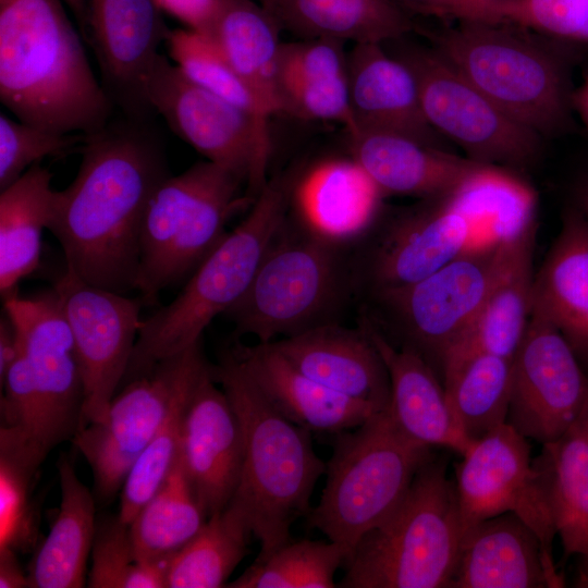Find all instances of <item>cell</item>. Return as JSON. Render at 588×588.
<instances>
[{
  "mask_svg": "<svg viewBox=\"0 0 588 588\" xmlns=\"http://www.w3.org/2000/svg\"><path fill=\"white\" fill-rule=\"evenodd\" d=\"M203 352L201 339L125 383L105 415L72 441L91 468L98 499L109 502L164 419L185 372Z\"/></svg>",
  "mask_w": 588,
  "mask_h": 588,
  "instance_id": "cell-13",
  "label": "cell"
},
{
  "mask_svg": "<svg viewBox=\"0 0 588 588\" xmlns=\"http://www.w3.org/2000/svg\"><path fill=\"white\" fill-rule=\"evenodd\" d=\"M588 402V373L560 331L531 311L513 358L506 422L541 445L558 439Z\"/></svg>",
  "mask_w": 588,
  "mask_h": 588,
  "instance_id": "cell-18",
  "label": "cell"
},
{
  "mask_svg": "<svg viewBox=\"0 0 588 588\" xmlns=\"http://www.w3.org/2000/svg\"><path fill=\"white\" fill-rule=\"evenodd\" d=\"M442 23L427 30L431 46L503 112L541 137L571 128L575 88L561 40L512 22Z\"/></svg>",
  "mask_w": 588,
  "mask_h": 588,
  "instance_id": "cell-4",
  "label": "cell"
},
{
  "mask_svg": "<svg viewBox=\"0 0 588 588\" xmlns=\"http://www.w3.org/2000/svg\"><path fill=\"white\" fill-rule=\"evenodd\" d=\"M346 552L333 541L290 540L270 554L257 558L231 588H333L334 575Z\"/></svg>",
  "mask_w": 588,
  "mask_h": 588,
  "instance_id": "cell-39",
  "label": "cell"
},
{
  "mask_svg": "<svg viewBox=\"0 0 588 588\" xmlns=\"http://www.w3.org/2000/svg\"><path fill=\"white\" fill-rule=\"evenodd\" d=\"M358 326L387 366L391 385L387 412L394 425L420 444L465 454L474 442L462 429L434 370L416 353L392 344L364 311Z\"/></svg>",
  "mask_w": 588,
  "mask_h": 588,
  "instance_id": "cell-25",
  "label": "cell"
},
{
  "mask_svg": "<svg viewBox=\"0 0 588 588\" xmlns=\"http://www.w3.org/2000/svg\"><path fill=\"white\" fill-rule=\"evenodd\" d=\"M63 0H0V99L22 122L93 134L115 109Z\"/></svg>",
  "mask_w": 588,
  "mask_h": 588,
  "instance_id": "cell-2",
  "label": "cell"
},
{
  "mask_svg": "<svg viewBox=\"0 0 588 588\" xmlns=\"http://www.w3.org/2000/svg\"><path fill=\"white\" fill-rule=\"evenodd\" d=\"M573 108L588 131V75L574 90Z\"/></svg>",
  "mask_w": 588,
  "mask_h": 588,
  "instance_id": "cell-52",
  "label": "cell"
},
{
  "mask_svg": "<svg viewBox=\"0 0 588 588\" xmlns=\"http://www.w3.org/2000/svg\"><path fill=\"white\" fill-rule=\"evenodd\" d=\"M38 466L0 449V549L25 550L35 541L30 483Z\"/></svg>",
  "mask_w": 588,
  "mask_h": 588,
  "instance_id": "cell-43",
  "label": "cell"
},
{
  "mask_svg": "<svg viewBox=\"0 0 588 588\" xmlns=\"http://www.w3.org/2000/svg\"><path fill=\"white\" fill-rule=\"evenodd\" d=\"M166 44L170 58L189 81L268 126L270 112L209 36L188 28L174 29L169 30Z\"/></svg>",
  "mask_w": 588,
  "mask_h": 588,
  "instance_id": "cell-40",
  "label": "cell"
},
{
  "mask_svg": "<svg viewBox=\"0 0 588 588\" xmlns=\"http://www.w3.org/2000/svg\"><path fill=\"white\" fill-rule=\"evenodd\" d=\"M513 359L479 350L453 354L442 383L467 438L475 442L506 422Z\"/></svg>",
  "mask_w": 588,
  "mask_h": 588,
  "instance_id": "cell-35",
  "label": "cell"
},
{
  "mask_svg": "<svg viewBox=\"0 0 588 588\" xmlns=\"http://www.w3.org/2000/svg\"><path fill=\"white\" fill-rule=\"evenodd\" d=\"M222 0H155L164 11L184 23L188 29L206 35L219 11Z\"/></svg>",
  "mask_w": 588,
  "mask_h": 588,
  "instance_id": "cell-47",
  "label": "cell"
},
{
  "mask_svg": "<svg viewBox=\"0 0 588 588\" xmlns=\"http://www.w3.org/2000/svg\"><path fill=\"white\" fill-rule=\"evenodd\" d=\"M58 475L60 507L28 574L34 588H81L87 584L86 562L97 526L94 497L65 455L58 461Z\"/></svg>",
  "mask_w": 588,
  "mask_h": 588,
  "instance_id": "cell-32",
  "label": "cell"
},
{
  "mask_svg": "<svg viewBox=\"0 0 588 588\" xmlns=\"http://www.w3.org/2000/svg\"><path fill=\"white\" fill-rule=\"evenodd\" d=\"M538 226L532 216L502 236L500 261L480 314L468 335L449 357L462 351L479 350L514 358L531 316Z\"/></svg>",
  "mask_w": 588,
  "mask_h": 588,
  "instance_id": "cell-28",
  "label": "cell"
},
{
  "mask_svg": "<svg viewBox=\"0 0 588 588\" xmlns=\"http://www.w3.org/2000/svg\"><path fill=\"white\" fill-rule=\"evenodd\" d=\"M384 197L352 156L332 157L296 173L290 208L299 226L344 248L375 229Z\"/></svg>",
  "mask_w": 588,
  "mask_h": 588,
  "instance_id": "cell-21",
  "label": "cell"
},
{
  "mask_svg": "<svg viewBox=\"0 0 588 588\" xmlns=\"http://www.w3.org/2000/svg\"><path fill=\"white\" fill-rule=\"evenodd\" d=\"M432 454V448L407 438L387 409L334 434L320 500L307 515L309 527L342 547L347 560L360 539L397 507Z\"/></svg>",
  "mask_w": 588,
  "mask_h": 588,
  "instance_id": "cell-7",
  "label": "cell"
},
{
  "mask_svg": "<svg viewBox=\"0 0 588 588\" xmlns=\"http://www.w3.org/2000/svg\"><path fill=\"white\" fill-rule=\"evenodd\" d=\"M580 566L577 573L576 586L588 587V558H579Z\"/></svg>",
  "mask_w": 588,
  "mask_h": 588,
  "instance_id": "cell-55",
  "label": "cell"
},
{
  "mask_svg": "<svg viewBox=\"0 0 588 588\" xmlns=\"http://www.w3.org/2000/svg\"><path fill=\"white\" fill-rule=\"evenodd\" d=\"M29 587L28 575H24L12 549H0V588Z\"/></svg>",
  "mask_w": 588,
  "mask_h": 588,
  "instance_id": "cell-51",
  "label": "cell"
},
{
  "mask_svg": "<svg viewBox=\"0 0 588 588\" xmlns=\"http://www.w3.org/2000/svg\"><path fill=\"white\" fill-rule=\"evenodd\" d=\"M244 182L234 171L206 160L159 184L140 225L135 290L144 305L189 278L226 235L229 219L253 205L238 196Z\"/></svg>",
  "mask_w": 588,
  "mask_h": 588,
  "instance_id": "cell-8",
  "label": "cell"
},
{
  "mask_svg": "<svg viewBox=\"0 0 588 588\" xmlns=\"http://www.w3.org/2000/svg\"><path fill=\"white\" fill-rule=\"evenodd\" d=\"M344 44L329 38L282 42L278 59V85L282 81H314L347 75Z\"/></svg>",
  "mask_w": 588,
  "mask_h": 588,
  "instance_id": "cell-45",
  "label": "cell"
},
{
  "mask_svg": "<svg viewBox=\"0 0 588 588\" xmlns=\"http://www.w3.org/2000/svg\"><path fill=\"white\" fill-rule=\"evenodd\" d=\"M69 322L84 388L82 425L101 418L123 382L142 320L140 297L86 283L64 271L53 286Z\"/></svg>",
  "mask_w": 588,
  "mask_h": 588,
  "instance_id": "cell-15",
  "label": "cell"
},
{
  "mask_svg": "<svg viewBox=\"0 0 588 588\" xmlns=\"http://www.w3.org/2000/svg\"><path fill=\"white\" fill-rule=\"evenodd\" d=\"M462 186V185H461ZM420 199L379 224L355 273L368 293L414 283L469 246L479 215L462 188Z\"/></svg>",
  "mask_w": 588,
  "mask_h": 588,
  "instance_id": "cell-14",
  "label": "cell"
},
{
  "mask_svg": "<svg viewBox=\"0 0 588 588\" xmlns=\"http://www.w3.org/2000/svg\"><path fill=\"white\" fill-rule=\"evenodd\" d=\"M462 19L486 22H510L516 0H455Z\"/></svg>",
  "mask_w": 588,
  "mask_h": 588,
  "instance_id": "cell-48",
  "label": "cell"
},
{
  "mask_svg": "<svg viewBox=\"0 0 588 588\" xmlns=\"http://www.w3.org/2000/svg\"><path fill=\"white\" fill-rule=\"evenodd\" d=\"M253 531L247 522L226 506L208 517L199 531L170 559L168 588L226 587L246 555Z\"/></svg>",
  "mask_w": 588,
  "mask_h": 588,
  "instance_id": "cell-37",
  "label": "cell"
},
{
  "mask_svg": "<svg viewBox=\"0 0 588 588\" xmlns=\"http://www.w3.org/2000/svg\"><path fill=\"white\" fill-rule=\"evenodd\" d=\"M294 179L290 173L268 180L245 219L201 261L180 294L142 320L122 383L199 341L212 319L243 296L287 220Z\"/></svg>",
  "mask_w": 588,
  "mask_h": 588,
  "instance_id": "cell-5",
  "label": "cell"
},
{
  "mask_svg": "<svg viewBox=\"0 0 588 588\" xmlns=\"http://www.w3.org/2000/svg\"><path fill=\"white\" fill-rule=\"evenodd\" d=\"M510 22L561 41L588 44V0H516Z\"/></svg>",
  "mask_w": 588,
  "mask_h": 588,
  "instance_id": "cell-46",
  "label": "cell"
},
{
  "mask_svg": "<svg viewBox=\"0 0 588 588\" xmlns=\"http://www.w3.org/2000/svg\"><path fill=\"white\" fill-rule=\"evenodd\" d=\"M269 343L313 380L379 411L388 408L387 366L359 326L351 329L326 322Z\"/></svg>",
  "mask_w": 588,
  "mask_h": 588,
  "instance_id": "cell-24",
  "label": "cell"
},
{
  "mask_svg": "<svg viewBox=\"0 0 588 588\" xmlns=\"http://www.w3.org/2000/svg\"><path fill=\"white\" fill-rule=\"evenodd\" d=\"M209 367L201 352L189 366L157 432L139 455L121 489L118 517L130 525L163 483L180 456L182 430L191 397Z\"/></svg>",
  "mask_w": 588,
  "mask_h": 588,
  "instance_id": "cell-38",
  "label": "cell"
},
{
  "mask_svg": "<svg viewBox=\"0 0 588 588\" xmlns=\"http://www.w3.org/2000/svg\"><path fill=\"white\" fill-rule=\"evenodd\" d=\"M171 559V558H170ZM170 559L140 561L130 525L110 517L96 526L91 548V588H164Z\"/></svg>",
  "mask_w": 588,
  "mask_h": 588,
  "instance_id": "cell-41",
  "label": "cell"
},
{
  "mask_svg": "<svg viewBox=\"0 0 588 588\" xmlns=\"http://www.w3.org/2000/svg\"><path fill=\"white\" fill-rule=\"evenodd\" d=\"M348 139L351 156L384 196L444 195L489 166L395 133L358 131Z\"/></svg>",
  "mask_w": 588,
  "mask_h": 588,
  "instance_id": "cell-27",
  "label": "cell"
},
{
  "mask_svg": "<svg viewBox=\"0 0 588 588\" xmlns=\"http://www.w3.org/2000/svg\"><path fill=\"white\" fill-rule=\"evenodd\" d=\"M411 15H420L440 20L441 22L462 19L455 0H393Z\"/></svg>",
  "mask_w": 588,
  "mask_h": 588,
  "instance_id": "cell-49",
  "label": "cell"
},
{
  "mask_svg": "<svg viewBox=\"0 0 588 588\" xmlns=\"http://www.w3.org/2000/svg\"><path fill=\"white\" fill-rule=\"evenodd\" d=\"M242 426L244 458L238 487L228 504L249 525L264 558L291 540V527L311 510L326 462L311 432L284 417L262 394L232 351L210 365Z\"/></svg>",
  "mask_w": 588,
  "mask_h": 588,
  "instance_id": "cell-3",
  "label": "cell"
},
{
  "mask_svg": "<svg viewBox=\"0 0 588 588\" xmlns=\"http://www.w3.org/2000/svg\"><path fill=\"white\" fill-rule=\"evenodd\" d=\"M281 28L302 38L387 44L416 29L393 0H266Z\"/></svg>",
  "mask_w": 588,
  "mask_h": 588,
  "instance_id": "cell-31",
  "label": "cell"
},
{
  "mask_svg": "<svg viewBox=\"0 0 588 588\" xmlns=\"http://www.w3.org/2000/svg\"><path fill=\"white\" fill-rule=\"evenodd\" d=\"M207 519L180 455L163 483L130 524L137 558L170 559Z\"/></svg>",
  "mask_w": 588,
  "mask_h": 588,
  "instance_id": "cell-36",
  "label": "cell"
},
{
  "mask_svg": "<svg viewBox=\"0 0 588 588\" xmlns=\"http://www.w3.org/2000/svg\"><path fill=\"white\" fill-rule=\"evenodd\" d=\"M287 224L286 220L246 292L224 313L237 336L249 334L269 343L326 323L323 317L355 279L341 257L342 247L297 223L295 229Z\"/></svg>",
  "mask_w": 588,
  "mask_h": 588,
  "instance_id": "cell-10",
  "label": "cell"
},
{
  "mask_svg": "<svg viewBox=\"0 0 588 588\" xmlns=\"http://www.w3.org/2000/svg\"><path fill=\"white\" fill-rule=\"evenodd\" d=\"M180 455L207 518L224 510L240 483L244 438L229 397L211 376L210 364L191 397Z\"/></svg>",
  "mask_w": 588,
  "mask_h": 588,
  "instance_id": "cell-20",
  "label": "cell"
},
{
  "mask_svg": "<svg viewBox=\"0 0 588 588\" xmlns=\"http://www.w3.org/2000/svg\"><path fill=\"white\" fill-rule=\"evenodd\" d=\"M461 538L448 460L432 454L397 507L357 543L336 587L449 588Z\"/></svg>",
  "mask_w": 588,
  "mask_h": 588,
  "instance_id": "cell-6",
  "label": "cell"
},
{
  "mask_svg": "<svg viewBox=\"0 0 588 588\" xmlns=\"http://www.w3.org/2000/svg\"><path fill=\"white\" fill-rule=\"evenodd\" d=\"M149 102L169 128L206 160L243 176L255 200L268 182L269 127L189 81L159 53L149 75Z\"/></svg>",
  "mask_w": 588,
  "mask_h": 588,
  "instance_id": "cell-12",
  "label": "cell"
},
{
  "mask_svg": "<svg viewBox=\"0 0 588 588\" xmlns=\"http://www.w3.org/2000/svg\"><path fill=\"white\" fill-rule=\"evenodd\" d=\"M395 47L393 56L415 75L427 122L466 158L514 172L538 161L543 137L503 112L432 46Z\"/></svg>",
  "mask_w": 588,
  "mask_h": 588,
  "instance_id": "cell-11",
  "label": "cell"
},
{
  "mask_svg": "<svg viewBox=\"0 0 588 588\" xmlns=\"http://www.w3.org/2000/svg\"><path fill=\"white\" fill-rule=\"evenodd\" d=\"M258 1L259 3L264 4L266 0H256Z\"/></svg>",
  "mask_w": 588,
  "mask_h": 588,
  "instance_id": "cell-56",
  "label": "cell"
},
{
  "mask_svg": "<svg viewBox=\"0 0 588 588\" xmlns=\"http://www.w3.org/2000/svg\"><path fill=\"white\" fill-rule=\"evenodd\" d=\"M78 171L57 191L48 230L61 245L65 271L117 293L135 290L146 206L170 174L152 120L122 115L81 146Z\"/></svg>",
  "mask_w": 588,
  "mask_h": 588,
  "instance_id": "cell-1",
  "label": "cell"
},
{
  "mask_svg": "<svg viewBox=\"0 0 588 588\" xmlns=\"http://www.w3.org/2000/svg\"><path fill=\"white\" fill-rule=\"evenodd\" d=\"M281 26L256 0H222L206 34L271 115L280 113L278 59Z\"/></svg>",
  "mask_w": 588,
  "mask_h": 588,
  "instance_id": "cell-33",
  "label": "cell"
},
{
  "mask_svg": "<svg viewBox=\"0 0 588 588\" xmlns=\"http://www.w3.org/2000/svg\"><path fill=\"white\" fill-rule=\"evenodd\" d=\"M52 173L38 163L0 191V293H17L21 280L40 262L41 236L48 230L56 193Z\"/></svg>",
  "mask_w": 588,
  "mask_h": 588,
  "instance_id": "cell-34",
  "label": "cell"
},
{
  "mask_svg": "<svg viewBox=\"0 0 588 588\" xmlns=\"http://www.w3.org/2000/svg\"><path fill=\"white\" fill-rule=\"evenodd\" d=\"M586 371H587V373H588V369H587Z\"/></svg>",
  "mask_w": 588,
  "mask_h": 588,
  "instance_id": "cell-57",
  "label": "cell"
},
{
  "mask_svg": "<svg viewBox=\"0 0 588 588\" xmlns=\"http://www.w3.org/2000/svg\"><path fill=\"white\" fill-rule=\"evenodd\" d=\"M574 206L588 220V172L578 181L575 187Z\"/></svg>",
  "mask_w": 588,
  "mask_h": 588,
  "instance_id": "cell-53",
  "label": "cell"
},
{
  "mask_svg": "<svg viewBox=\"0 0 588 588\" xmlns=\"http://www.w3.org/2000/svg\"><path fill=\"white\" fill-rule=\"evenodd\" d=\"M20 340L16 328L4 311L0 320V381L17 357Z\"/></svg>",
  "mask_w": 588,
  "mask_h": 588,
  "instance_id": "cell-50",
  "label": "cell"
},
{
  "mask_svg": "<svg viewBox=\"0 0 588 588\" xmlns=\"http://www.w3.org/2000/svg\"><path fill=\"white\" fill-rule=\"evenodd\" d=\"M563 586L552 553L514 513L486 518L463 530L449 588Z\"/></svg>",
  "mask_w": 588,
  "mask_h": 588,
  "instance_id": "cell-22",
  "label": "cell"
},
{
  "mask_svg": "<svg viewBox=\"0 0 588 588\" xmlns=\"http://www.w3.org/2000/svg\"><path fill=\"white\" fill-rule=\"evenodd\" d=\"M347 82L357 132L395 133L452 151L424 115L414 73L383 44H354L347 52Z\"/></svg>",
  "mask_w": 588,
  "mask_h": 588,
  "instance_id": "cell-23",
  "label": "cell"
},
{
  "mask_svg": "<svg viewBox=\"0 0 588 588\" xmlns=\"http://www.w3.org/2000/svg\"><path fill=\"white\" fill-rule=\"evenodd\" d=\"M26 355L40 412L46 454L82 425L84 388L73 335L54 289L3 299Z\"/></svg>",
  "mask_w": 588,
  "mask_h": 588,
  "instance_id": "cell-16",
  "label": "cell"
},
{
  "mask_svg": "<svg viewBox=\"0 0 588 588\" xmlns=\"http://www.w3.org/2000/svg\"><path fill=\"white\" fill-rule=\"evenodd\" d=\"M280 112L305 121L341 124L347 135L357 133L347 75L314 81H282L278 85Z\"/></svg>",
  "mask_w": 588,
  "mask_h": 588,
  "instance_id": "cell-44",
  "label": "cell"
},
{
  "mask_svg": "<svg viewBox=\"0 0 588 588\" xmlns=\"http://www.w3.org/2000/svg\"><path fill=\"white\" fill-rule=\"evenodd\" d=\"M564 558H588V402L532 460Z\"/></svg>",
  "mask_w": 588,
  "mask_h": 588,
  "instance_id": "cell-30",
  "label": "cell"
},
{
  "mask_svg": "<svg viewBox=\"0 0 588 588\" xmlns=\"http://www.w3.org/2000/svg\"><path fill=\"white\" fill-rule=\"evenodd\" d=\"M502 245V236L469 245L414 283L371 292L364 311L392 344L419 355L442 381L449 356L480 314Z\"/></svg>",
  "mask_w": 588,
  "mask_h": 588,
  "instance_id": "cell-9",
  "label": "cell"
},
{
  "mask_svg": "<svg viewBox=\"0 0 588 588\" xmlns=\"http://www.w3.org/2000/svg\"><path fill=\"white\" fill-rule=\"evenodd\" d=\"M231 351L268 401L284 417L311 433L338 434L382 412L307 377L270 343L237 344Z\"/></svg>",
  "mask_w": 588,
  "mask_h": 588,
  "instance_id": "cell-26",
  "label": "cell"
},
{
  "mask_svg": "<svg viewBox=\"0 0 588 588\" xmlns=\"http://www.w3.org/2000/svg\"><path fill=\"white\" fill-rule=\"evenodd\" d=\"M549 320L588 369V220L573 205L535 272L532 308Z\"/></svg>",
  "mask_w": 588,
  "mask_h": 588,
  "instance_id": "cell-29",
  "label": "cell"
},
{
  "mask_svg": "<svg viewBox=\"0 0 588 588\" xmlns=\"http://www.w3.org/2000/svg\"><path fill=\"white\" fill-rule=\"evenodd\" d=\"M86 38L100 83L122 115L156 117L147 93L154 63L169 28L155 0H86Z\"/></svg>",
  "mask_w": 588,
  "mask_h": 588,
  "instance_id": "cell-19",
  "label": "cell"
},
{
  "mask_svg": "<svg viewBox=\"0 0 588 588\" xmlns=\"http://www.w3.org/2000/svg\"><path fill=\"white\" fill-rule=\"evenodd\" d=\"M454 482L462 532L480 520L511 512L552 553L555 528L530 446L507 422L475 441L462 455Z\"/></svg>",
  "mask_w": 588,
  "mask_h": 588,
  "instance_id": "cell-17",
  "label": "cell"
},
{
  "mask_svg": "<svg viewBox=\"0 0 588 588\" xmlns=\"http://www.w3.org/2000/svg\"><path fill=\"white\" fill-rule=\"evenodd\" d=\"M75 17V22L85 40L86 38V22L87 7L86 0H63Z\"/></svg>",
  "mask_w": 588,
  "mask_h": 588,
  "instance_id": "cell-54",
  "label": "cell"
},
{
  "mask_svg": "<svg viewBox=\"0 0 588 588\" xmlns=\"http://www.w3.org/2000/svg\"><path fill=\"white\" fill-rule=\"evenodd\" d=\"M85 134L58 133L0 113V191L15 182L45 157H64L79 150Z\"/></svg>",
  "mask_w": 588,
  "mask_h": 588,
  "instance_id": "cell-42",
  "label": "cell"
}]
</instances>
